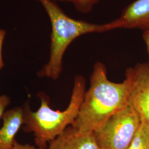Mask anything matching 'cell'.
I'll return each mask as SVG.
<instances>
[{"mask_svg":"<svg viewBox=\"0 0 149 149\" xmlns=\"http://www.w3.org/2000/svg\"><path fill=\"white\" fill-rule=\"evenodd\" d=\"M128 103L126 81H111L106 66L98 61L93 66L90 87L85 91L78 116L71 126L81 133L94 132Z\"/></svg>","mask_w":149,"mask_h":149,"instance_id":"cell-1","label":"cell"},{"mask_svg":"<svg viewBox=\"0 0 149 149\" xmlns=\"http://www.w3.org/2000/svg\"><path fill=\"white\" fill-rule=\"evenodd\" d=\"M47 12L52 25L50 57L47 64L38 72L40 77L58 79L63 70V59L71 43L80 36L103 33L116 29L114 22L102 24L77 20L68 16L53 0H37Z\"/></svg>","mask_w":149,"mask_h":149,"instance_id":"cell-2","label":"cell"},{"mask_svg":"<svg viewBox=\"0 0 149 149\" xmlns=\"http://www.w3.org/2000/svg\"><path fill=\"white\" fill-rule=\"evenodd\" d=\"M85 82L82 75L75 76L69 104L63 111L52 109L48 98L43 94L39 95L41 105L36 112L32 111L28 103L25 104L23 130L26 133H33L38 148L47 149L48 143L74 124L85 93Z\"/></svg>","mask_w":149,"mask_h":149,"instance_id":"cell-3","label":"cell"},{"mask_svg":"<svg viewBox=\"0 0 149 149\" xmlns=\"http://www.w3.org/2000/svg\"><path fill=\"white\" fill-rule=\"evenodd\" d=\"M140 123L137 113L128 103L94 132L97 143L101 149H127Z\"/></svg>","mask_w":149,"mask_h":149,"instance_id":"cell-4","label":"cell"},{"mask_svg":"<svg viewBox=\"0 0 149 149\" xmlns=\"http://www.w3.org/2000/svg\"><path fill=\"white\" fill-rule=\"evenodd\" d=\"M128 103L133 108L140 122L149 128V65L139 63L125 72Z\"/></svg>","mask_w":149,"mask_h":149,"instance_id":"cell-5","label":"cell"},{"mask_svg":"<svg viewBox=\"0 0 149 149\" xmlns=\"http://www.w3.org/2000/svg\"><path fill=\"white\" fill-rule=\"evenodd\" d=\"M116 29L149 30V0H135L127 6L114 20Z\"/></svg>","mask_w":149,"mask_h":149,"instance_id":"cell-6","label":"cell"},{"mask_svg":"<svg viewBox=\"0 0 149 149\" xmlns=\"http://www.w3.org/2000/svg\"><path fill=\"white\" fill-rule=\"evenodd\" d=\"M46 149H101L94 132L81 133L69 126L58 137L49 143Z\"/></svg>","mask_w":149,"mask_h":149,"instance_id":"cell-7","label":"cell"},{"mask_svg":"<svg viewBox=\"0 0 149 149\" xmlns=\"http://www.w3.org/2000/svg\"><path fill=\"white\" fill-rule=\"evenodd\" d=\"M3 125L0 129V149H12L15 135L24 123V109L16 107L5 112L2 116Z\"/></svg>","mask_w":149,"mask_h":149,"instance_id":"cell-8","label":"cell"},{"mask_svg":"<svg viewBox=\"0 0 149 149\" xmlns=\"http://www.w3.org/2000/svg\"><path fill=\"white\" fill-rule=\"evenodd\" d=\"M127 149H149V128L141 123Z\"/></svg>","mask_w":149,"mask_h":149,"instance_id":"cell-9","label":"cell"},{"mask_svg":"<svg viewBox=\"0 0 149 149\" xmlns=\"http://www.w3.org/2000/svg\"><path fill=\"white\" fill-rule=\"evenodd\" d=\"M54 1L68 2L74 6L75 9L81 13L87 14L93 10L95 6L101 0H53Z\"/></svg>","mask_w":149,"mask_h":149,"instance_id":"cell-10","label":"cell"},{"mask_svg":"<svg viewBox=\"0 0 149 149\" xmlns=\"http://www.w3.org/2000/svg\"><path fill=\"white\" fill-rule=\"evenodd\" d=\"M10 102V99L8 96L2 95L0 96V118L5 113V109Z\"/></svg>","mask_w":149,"mask_h":149,"instance_id":"cell-11","label":"cell"},{"mask_svg":"<svg viewBox=\"0 0 149 149\" xmlns=\"http://www.w3.org/2000/svg\"><path fill=\"white\" fill-rule=\"evenodd\" d=\"M6 32L4 30L0 29V70L1 69L3 65V62L2 58V48L3 43V40L5 37Z\"/></svg>","mask_w":149,"mask_h":149,"instance_id":"cell-12","label":"cell"},{"mask_svg":"<svg viewBox=\"0 0 149 149\" xmlns=\"http://www.w3.org/2000/svg\"><path fill=\"white\" fill-rule=\"evenodd\" d=\"M12 149H43L41 148H36L34 146L30 145L29 144H25V145H23V144H19L18 143H17L15 140L14 144H13V148Z\"/></svg>","mask_w":149,"mask_h":149,"instance_id":"cell-13","label":"cell"},{"mask_svg":"<svg viewBox=\"0 0 149 149\" xmlns=\"http://www.w3.org/2000/svg\"><path fill=\"white\" fill-rule=\"evenodd\" d=\"M143 40H144V42L145 44L147 52H148V56H149L148 63H147L149 65V30L143 31Z\"/></svg>","mask_w":149,"mask_h":149,"instance_id":"cell-14","label":"cell"}]
</instances>
